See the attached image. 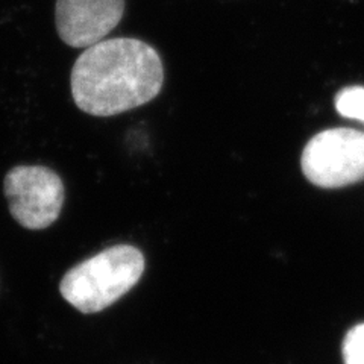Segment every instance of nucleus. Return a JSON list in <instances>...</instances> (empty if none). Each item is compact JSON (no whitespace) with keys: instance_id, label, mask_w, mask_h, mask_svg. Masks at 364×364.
I'll list each match as a JSON object with an SVG mask.
<instances>
[{"instance_id":"obj_1","label":"nucleus","mask_w":364,"mask_h":364,"mask_svg":"<svg viewBox=\"0 0 364 364\" xmlns=\"http://www.w3.org/2000/svg\"><path fill=\"white\" fill-rule=\"evenodd\" d=\"M158 52L141 40L111 38L87 48L76 60L70 87L76 107L90 116L111 117L139 108L163 88Z\"/></svg>"},{"instance_id":"obj_2","label":"nucleus","mask_w":364,"mask_h":364,"mask_svg":"<svg viewBox=\"0 0 364 364\" xmlns=\"http://www.w3.org/2000/svg\"><path fill=\"white\" fill-rule=\"evenodd\" d=\"M144 272V257L131 245H116L68 270L61 279L63 298L85 314L105 310L127 294Z\"/></svg>"},{"instance_id":"obj_3","label":"nucleus","mask_w":364,"mask_h":364,"mask_svg":"<svg viewBox=\"0 0 364 364\" xmlns=\"http://www.w3.org/2000/svg\"><path fill=\"white\" fill-rule=\"evenodd\" d=\"M302 173L313 186L341 188L364 179V132L334 128L316 134L301 158Z\"/></svg>"},{"instance_id":"obj_4","label":"nucleus","mask_w":364,"mask_h":364,"mask_svg":"<svg viewBox=\"0 0 364 364\" xmlns=\"http://www.w3.org/2000/svg\"><path fill=\"white\" fill-rule=\"evenodd\" d=\"M9 213L23 228L46 230L60 218L64 205L63 179L43 166H17L4 181Z\"/></svg>"},{"instance_id":"obj_5","label":"nucleus","mask_w":364,"mask_h":364,"mask_svg":"<svg viewBox=\"0 0 364 364\" xmlns=\"http://www.w3.org/2000/svg\"><path fill=\"white\" fill-rule=\"evenodd\" d=\"M123 11L124 0H56V31L67 46L87 49L119 25Z\"/></svg>"},{"instance_id":"obj_6","label":"nucleus","mask_w":364,"mask_h":364,"mask_svg":"<svg viewBox=\"0 0 364 364\" xmlns=\"http://www.w3.org/2000/svg\"><path fill=\"white\" fill-rule=\"evenodd\" d=\"M336 109L341 117L364 123V87H346L336 96Z\"/></svg>"},{"instance_id":"obj_7","label":"nucleus","mask_w":364,"mask_h":364,"mask_svg":"<svg viewBox=\"0 0 364 364\" xmlns=\"http://www.w3.org/2000/svg\"><path fill=\"white\" fill-rule=\"evenodd\" d=\"M345 364H364V323L357 325L343 340Z\"/></svg>"}]
</instances>
